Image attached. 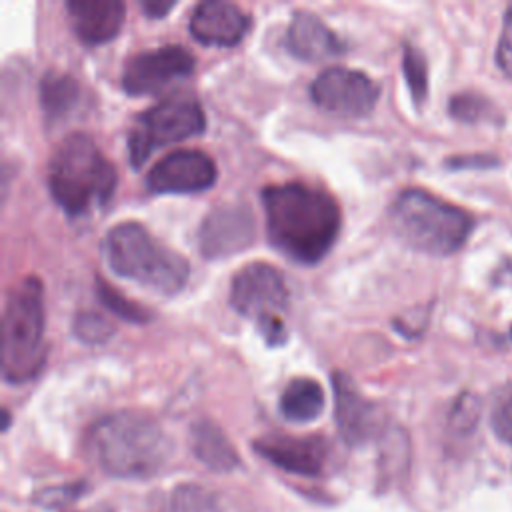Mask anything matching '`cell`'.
I'll list each match as a JSON object with an SVG mask.
<instances>
[{
    "mask_svg": "<svg viewBox=\"0 0 512 512\" xmlns=\"http://www.w3.org/2000/svg\"><path fill=\"white\" fill-rule=\"evenodd\" d=\"M270 244L298 264L320 262L340 234L336 200L306 182L270 184L262 190Z\"/></svg>",
    "mask_w": 512,
    "mask_h": 512,
    "instance_id": "1",
    "label": "cell"
},
{
    "mask_svg": "<svg viewBox=\"0 0 512 512\" xmlns=\"http://www.w3.org/2000/svg\"><path fill=\"white\" fill-rule=\"evenodd\" d=\"M86 446L94 462L118 478H148L170 456V440L160 424L134 410L112 412L94 422Z\"/></svg>",
    "mask_w": 512,
    "mask_h": 512,
    "instance_id": "2",
    "label": "cell"
},
{
    "mask_svg": "<svg viewBox=\"0 0 512 512\" xmlns=\"http://www.w3.org/2000/svg\"><path fill=\"white\" fill-rule=\"evenodd\" d=\"M116 168L84 132L68 134L48 164V188L70 216H84L104 206L116 188Z\"/></svg>",
    "mask_w": 512,
    "mask_h": 512,
    "instance_id": "3",
    "label": "cell"
},
{
    "mask_svg": "<svg viewBox=\"0 0 512 512\" xmlns=\"http://www.w3.org/2000/svg\"><path fill=\"white\" fill-rule=\"evenodd\" d=\"M102 248L114 274L160 294H178L188 282L186 258L164 246L138 222H120L110 228Z\"/></svg>",
    "mask_w": 512,
    "mask_h": 512,
    "instance_id": "4",
    "label": "cell"
},
{
    "mask_svg": "<svg viewBox=\"0 0 512 512\" xmlns=\"http://www.w3.org/2000/svg\"><path fill=\"white\" fill-rule=\"evenodd\" d=\"M44 286L26 276L8 294L2 314V376L10 384L34 378L46 358L44 350Z\"/></svg>",
    "mask_w": 512,
    "mask_h": 512,
    "instance_id": "5",
    "label": "cell"
},
{
    "mask_svg": "<svg viewBox=\"0 0 512 512\" xmlns=\"http://www.w3.org/2000/svg\"><path fill=\"white\" fill-rule=\"evenodd\" d=\"M390 220L408 246L432 256L460 250L474 226L466 210L422 188L400 192L390 208Z\"/></svg>",
    "mask_w": 512,
    "mask_h": 512,
    "instance_id": "6",
    "label": "cell"
},
{
    "mask_svg": "<svg viewBox=\"0 0 512 512\" xmlns=\"http://www.w3.org/2000/svg\"><path fill=\"white\" fill-rule=\"evenodd\" d=\"M232 308L254 320L268 346H282L288 338L284 312L288 308V288L282 274L266 262L242 266L230 284Z\"/></svg>",
    "mask_w": 512,
    "mask_h": 512,
    "instance_id": "7",
    "label": "cell"
},
{
    "mask_svg": "<svg viewBox=\"0 0 512 512\" xmlns=\"http://www.w3.org/2000/svg\"><path fill=\"white\" fill-rule=\"evenodd\" d=\"M206 116L192 96H168L136 116L128 134V154L134 168H140L154 150L202 134Z\"/></svg>",
    "mask_w": 512,
    "mask_h": 512,
    "instance_id": "8",
    "label": "cell"
},
{
    "mask_svg": "<svg viewBox=\"0 0 512 512\" xmlns=\"http://www.w3.org/2000/svg\"><path fill=\"white\" fill-rule=\"evenodd\" d=\"M194 72V56L176 44L142 50L130 56L122 70V88L130 96L158 94Z\"/></svg>",
    "mask_w": 512,
    "mask_h": 512,
    "instance_id": "9",
    "label": "cell"
},
{
    "mask_svg": "<svg viewBox=\"0 0 512 512\" xmlns=\"http://www.w3.org/2000/svg\"><path fill=\"white\" fill-rule=\"evenodd\" d=\"M310 96L316 106L340 116H366L378 102V84L360 70L332 66L322 70L312 86Z\"/></svg>",
    "mask_w": 512,
    "mask_h": 512,
    "instance_id": "10",
    "label": "cell"
},
{
    "mask_svg": "<svg viewBox=\"0 0 512 512\" xmlns=\"http://www.w3.org/2000/svg\"><path fill=\"white\" fill-rule=\"evenodd\" d=\"M214 160L202 150L182 148L166 154L146 174V186L154 194H198L216 182Z\"/></svg>",
    "mask_w": 512,
    "mask_h": 512,
    "instance_id": "11",
    "label": "cell"
},
{
    "mask_svg": "<svg viewBox=\"0 0 512 512\" xmlns=\"http://www.w3.org/2000/svg\"><path fill=\"white\" fill-rule=\"evenodd\" d=\"M256 224L246 204H220L200 224L198 246L206 260L230 258L254 242Z\"/></svg>",
    "mask_w": 512,
    "mask_h": 512,
    "instance_id": "12",
    "label": "cell"
},
{
    "mask_svg": "<svg viewBox=\"0 0 512 512\" xmlns=\"http://www.w3.org/2000/svg\"><path fill=\"white\" fill-rule=\"evenodd\" d=\"M254 450L274 466L302 476H318L328 456V446L320 436L268 434L254 442Z\"/></svg>",
    "mask_w": 512,
    "mask_h": 512,
    "instance_id": "13",
    "label": "cell"
},
{
    "mask_svg": "<svg viewBox=\"0 0 512 512\" xmlns=\"http://www.w3.org/2000/svg\"><path fill=\"white\" fill-rule=\"evenodd\" d=\"M332 386L336 400L334 418L342 438L348 444H362L372 438L380 428L378 406L370 402L344 372L332 374Z\"/></svg>",
    "mask_w": 512,
    "mask_h": 512,
    "instance_id": "14",
    "label": "cell"
},
{
    "mask_svg": "<svg viewBox=\"0 0 512 512\" xmlns=\"http://www.w3.org/2000/svg\"><path fill=\"white\" fill-rule=\"evenodd\" d=\"M190 34L206 46H234L250 28V16L232 2L206 0L190 16Z\"/></svg>",
    "mask_w": 512,
    "mask_h": 512,
    "instance_id": "15",
    "label": "cell"
},
{
    "mask_svg": "<svg viewBox=\"0 0 512 512\" xmlns=\"http://www.w3.org/2000/svg\"><path fill=\"white\" fill-rule=\"evenodd\" d=\"M66 12L74 34L90 46L112 40L122 24L126 8L116 0H70Z\"/></svg>",
    "mask_w": 512,
    "mask_h": 512,
    "instance_id": "16",
    "label": "cell"
},
{
    "mask_svg": "<svg viewBox=\"0 0 512 512\" xmlns=\"http://www.w3.org/2000/svg\"><path fill=\"white\" fill-rule=\"evenodd\" d=\"M286 46L292 56L304 62H320L346 50V44L334 34V30L308 10L294 12L286 32Z\"/></svg>",
    "mask_w": 512,
    "mask_h": 512,
    "instance_id": "17",
    "label": "cell"
},
{
    "mask_svg": "<svg viewBox=\"0 0 512 512\" xmlns=\"http://www.w3.org/2000/svg\"><path fill=\"white\" fill-rule=\"evenodd\" d=\"M190 444L196 458L216 472H228L238 466V454L228 436L210 420H200L190 430Z\"/></svg>",
    "mask_w": 512,
    "mask_h": 512,
    "instance_id": "18",
    "label": "cell"
},
{
    "mask_svg": "<svg viewBox=\"0 0 512 512\" xmlns=\"http://www.w3.org/2000/svg\"><path fill=\"white\" fill-rule=\"evenodd\" d=\"M278 408L282 416L296 424L312 422L324 410V390L308 376L292 378L280 394Z\"/></svg>",
    "mask_w": 512,
    "mask_h": 512,
    "instance_id": "19",
    "label": "cell"
},
{
    "mask_svg": "<svg viewBox=\"0 0 512 512\" xmlns=\"http://www.w3.org/2000/svg\"><path fill=\"white\" fill-rule=\"evenodd\" d=\"M80 100L78 82L64 72L50 70L40 80V104L50 122L64 118Z\"/></svg>",
    "mask_w": 512,
    "mask_h": 512,
    "instance_id": "20",
    "label": "cell"
},
{
    "mask_svg": "<svg viewBox=\"0 0 512 512\" xmlns=\"http://www.w3.org/2000/svg\"><path fill=\"white\" fill-rule=\"evenodd\" d=\"M402 72H404V78H406V84L410 88L414 102L422 104L428 94V66H426L424 54L412 44L404 46Z\"/></svg>",
    "mask_w": 512,
    "mask_h": 512,
    "instance_id": "21",
    "label": "cell"
},
{
    "mask_svg": "<svg viewBox=\"0 0 512 512\" xmlns=\"http://www.w3.org/2000/svg\"><path fill=\"white\" fill-rule=\"evenodd\" d=\"M166 512H218L214 498L196 484L176 486L166 500Z\"/></svg>",
    "mask_w": 512,
    "mask_h": 512,
    "instance_id": "22",
    "label": "cell"
},
{
    "mask_svg": "<svg viewBox=\"0 0 512 512\" xmlns=\"http://www.w3.org/2000/svg\"><path fill=\"white\" fill-rule=\"evenodd\" d=\"M96 286H98L96 292H98V298L102 300V304H104L112 314H116L118 318L128 320V322H138V324L150 320V314H148L142 306H138L136 302L128 300L122 292H118L116 288H112V286H110L108 282H104L102 278L96 280Z\"/></svg>",
    "mask_w": 512,
    "mask_h": 512,
    "instance_id": "23",
    "label": "cell"
},
{
    "mask_svg": "<svg viewBox=\"0 0 512 512\" xmlns=\"http://www.w3.org/2000/svg\"><path fill=\"white\" fill-rule=\"evenodd\" d=\"M72 328H74L76 338H80L86 344H102L114 332V326L104 316H100L92 310L78 312L76 318H74Z\"/></svg>",
    "mask_w": 512,
    "mask_h": 512,
    "instance_id": "24",
    "label": "cell"
},
{
    "mask_svg": "<svg viewBox=\"0 0 512 512\" xmlns=\"http://www.w3.org/2000/svg\"><path fill=\"white\" fill-rule=\"evenodd\" d=\"M448 108L450 114L460 122H478L490 114V102L478 94H456Z\"/></svg>",
    "mask_w": 512,
    "mask_h": 512,
    "instance_id": "25",
    "label": "cell"
},
{
    "mask_svg": "<svg viewBox=\"0 0 512 512\" xmlns=\"http://www.w3.org/2000/svg\"><path fill=\"white\" fill-rule=\"evenodd\" d=\"M492 428L504 442L512 444V388L502 390L492 408Z\"/></svg>",
    "mask_w": 512,
    "mask_h": 512,
    "instance_id": "26",
    "label": "cell"
},
{
    "mask_svg": "<svg viewBox=\"0 0 512 512\" xmlns=\"http://www.w3.org/2000/svg\"><path fill=\"white\" fill-rule=\"evenodd\" d=\"M82 484H64V486H54V488H46L42 492H38L34 496V500L38 502V506L44 508H58V506H66L68 502L76 500L82 494Z\"/></svg>",
    "mask_w": 512,
    "mask_h": 512,
    "instance_id": "27",
    "label": "cell"
},
{
    "mask_svg": "<svg viewBox=\"0 0 512 512\" xmlns=\"http://www.w3.org/2000/svg\"><path fill=\"white\" fill-rule=\"evenodd\" d=\"M496 64L508 78H512V6L504 14V26L496 48Z\"/></svg>",
    "mask_w": 512,
    "mask_h": 512,
    "instance_id": "28",
    "label": "cell"
},
{
    "mask_svg": "<svg viewBox=\"0 0 512 512\" xmlns=\"http://www.w3.org/2000/svg\"><path fill=\"white\" fill-rule=\"evenodd\" d=\"M478 410H480L478 398L470 394H462L454 404L452 424L460 430H470L478 420Z\"/></svg>",
    "mask_w": 512,
    "mask_h": 512,
    "instance_id": "29",
    "label": "cell"
},
{
    "mask_svg": "<svg viewBox=\"0 0 512 512\" xmlns=\"http://www.w3.org/2000/svg\"><path fill=\"white\" fill-rule=\"evenodd\" d=\"M142 12L148 16V18H164L172 8H174V2L168 0V2H162V0H148V2H142L140 4Z\"/></svg>",
    "mask_w": 512,
    "mask_h": 512,
    "instance_id": "30",
    "label": "cell"
},
{
    "mask_svg": "<svg viewBox=\"0 0 512 512\" xmlns=\"http://www.w3.org/2000/svg\"><path fill=\"white\" fill-rule=\"evenodd\" d=\"M492 166L496 164L494 158H488V156H464V158H452L450 166L454 168H468V166Z\"/></svg>",
    "mask_w": 512,
    "mask_h": 512,
    "instance_id": "31",
    "label": "cell"
},
{
    "mask_svg": "<svg viewBox=\"0 0 512 512\" xmlns=\"http://www.w3.org/2000/svg\"><path fill=\"white\" fill-rule=\"evenodd\" d=\"M510 336H512V330H510Z\"/></svg>",
    "mask_w": 512,
    "mask_h": 512,
    "instance_id": "32",
    "label": "cell"
}]
</instances>
